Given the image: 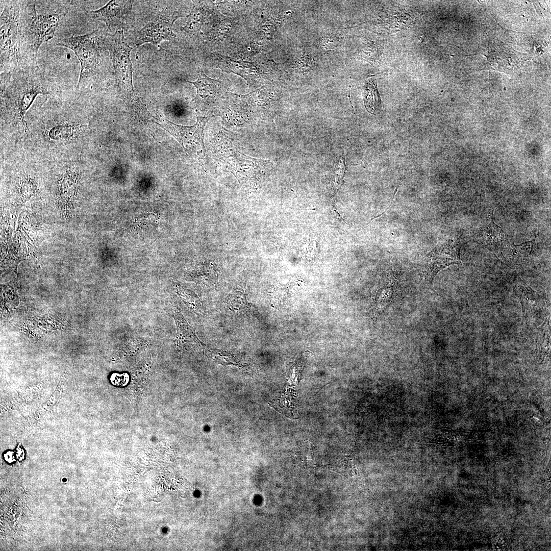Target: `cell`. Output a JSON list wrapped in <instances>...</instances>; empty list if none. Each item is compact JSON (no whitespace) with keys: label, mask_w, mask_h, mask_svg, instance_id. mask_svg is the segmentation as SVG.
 <instances>
[{"label":"cell","mask_w":551,"mask_h":551,"mask_svg":"<svg viewBox=\"0 0 551 551\" xmlns=\"http://www.w3.org/2000/svg\"><path fill=\"white\" fill-rule=\"evenodd\" d=\"M211 117L197 116V121L192 126L178 125L166 119L162 121L157 119L154 123L171 134L185 151L194 145H201L205 151L203 140L204 130L206 123Z\"/></svg>","instance_id":"cell-7"},{"label":"cell","mask_w":551,"mask_h":551,"mask_svg":"<svg viewBox=\"0 0 551 551\" xmlns=\"http://www.w3.org/2000/svg\"><path fill=\"white\" fill-rule=\"evenodd\" d=\"M227 303L231 310L238 313L247 312L251 307L245 296L240 292L229 296Z\"/></svg>","instance_id":"cell-17"},{"label":"cell","mask_w":551,"mask_h":551,"mask_svg":"<svg viewBox=\"0 0 551 551\" xmlns=\"http://www.w3.org/2000/svg\"><path fill=\"white\" fill-rule=\"evenodd\" d=\"M460 263V262L442 252L436 246L425 256L421 272L427 281L432 282L440 270L451 264Z\"/></svg>","instance_id":"cell-9"},{"label":"cell","mask_w":551,"mask_h":551,"mask_svg":"<svg viewBox=\"0 0 551 551\" xmlns=\"http://www.w3.org/2000/svg\"><path fill=\"white\" fill-rule=\"evenodd\" d=\"M36 2H20L19 27L22 68L38 67L37 56L39 47L54 37L60 21L56 13L37 14Z\"/></svg>","instance_id":"cell-1"},{"label":"cell","mask_w":551,"mask_h":551,"mask_svg":"<svg viewBox=\"0 0 551 551\" xmlns=\"http://www.w3.org/2000/svg\"><path fill=\"white\" fill-rule=\"evenodd\" d=\"M193 84L197 89V94L205 98L215 94L219 85L220 81L211 79L203 72L200 71L197 80L194 82L188 81Z\"/></svg>","instance_id":"cell-12"},{"label":"cell","mask_w":551,"mask_h":551,"mask_svg":"<svg viewBox=\"0 0 551 551\" xmlns=\"http://www.w3.org/2000/svg\"><path fill=\"white\" fill-rule=\"evenodd\" d=\"M174 318L177 326V343L182 346L201 345L202 342L197 337L194 330L177 309L174 310Z\"/></svg>","instance_id":"cell-10"},{"label":"cell","mask_w":551,"mask_h":551,"mask_svg":"<svg viewBox=\"0 0 551 551\" xmlns=\"http://www.w3.org/2000/svg\"><path fill=\"white\" fill-rule=\"evenodd\" d=\"M1 89L6 90L13 115L27 133L25 114L36 96L48 93L38 67L21 68L1 73Z\"/></svg>","instance_id":"cell-2"},{"label":"cell","mask_w":551,"mask_h":551,"mask_svg":"<svg viewBox=\"0 0 551 551\" xmlns=\"http://www.w3.org/2000/svg\"><path fill=\"white\" fill-rule=\"evenodd\" d=\"M35 187L33 180L29 177H24L21 182L20 193L24 197L30 196L35 193Z\"/></svg>","instance_id":"cell-19"},{"label":"cell","mask_w":551,"mask_h":551,"mask_svg":"<svg viewBox=\"0 0 551 551\" xmlns=\"http://www.w3.org/2000/svg\"><path fill=\"white\" fill-rule=\"evenodd\" d=\"M104 43L110 54L117 85L127 104L134 110L142 102L135 94L133 84V68L130 58L133 47L128 44L122 30L106 36Z\"/></svg>","instance_id":"cell-3"},{"label":"cell","mask_w":551,"mask_h":551,"mask_svg":"<svg viewBox=\"0 0 551 551\" xmlns=\"http://www.w3.org/2000/svg\"><path fill=\"white\" fill-rule=\"evenodd\" d=\"M203 11L200 7L195 6L187 16L186 25L182 30L186 32H192L199 29L202 23Z\"/></svg>","instance_id":"cell-16"},{"label":"cell","mask_w":551,"mask_h":551,"mask_svg":"<svg viewBox=\"0 0 551 551\" xmlns=\"http://www.w3.org/2000/svg\"><path fill=\"white\" fill-rule=\"evenodd\" d=\"M84 128V126L79 123L59 124L52 128L48 135L52 140L68 141L79 136Z\"/></svg>","instance_id":"cell-11"},{"label":"cell","mask_w":551,"mask_h":551,"mask_svg":"<svg viewBox=\"0 0 551 551\" xmlns=\"http://www.w3.org/2000/svg\"><path fill=\"white\" fill-rule=\"evenodd\" d=\"M366 92V108L371 113L378 112L381 108V101L375 85L373 83H368Z\"/></svg>","instance_id":"cell-15"},{"label":"cell","mask_w":551,"mask_h":551,"mask_svg":"<svg viewBox=\"0 0 551 551\" xmlns=\"http://www.w3.org/2000/svg\"><path fill=\"white\" fill-rule=\"evenodd\" d=\"M182 16L178 12L161 13L137 32L135 44L137 47L146 43L159 45L163 41L174 39L176 35L172 31V26L178 18Z\"/></svg>","instance_id":"cell-6"},{"label":"cell","mask_w":551,"mask_h":551,"mask_svg":"<svg viewBox=\"0 0 551 551\" xmlns=\"http://www.w3.org/2000/svg\"><path fill=\"white\" fill-rule=\"evenodd\" d=\"M133 1L113 0L97 10L91 11L93 19L104 22L107 27L122 30L130 17Z\"/></svg>","instance_id":"cell-8"},{"label":"cell","mask_w":551,"mask_h":551,"mask_svg":"<svg viewBox=\"0 0 551 551\" xmlns=\"http://www.w3.org/2000/svg\"><path fill=\"white\" fill-rule=\"evenodd\" d=\"M20 1L7 2L1 15V73L22 68L19 19Z\"/></svg>","instance_id":"cell-4"},{"label":"cell","mask_w":551,"mask_h":551,"mask_svg":"<svg viewBox=\"0 0 551 551\" xmlns=\"http://www.w3.org/2000/svg\"><path fill=\"white\" fill-rule=\"evenodd\" d=\"M493 211L488 215L486 227L484 231V239L488 244H498L504 242L505 233L501 228L496 225L493 219Z\"/></svg>","instance_id":"cell-13"},{"label":"cell","mask_w":551,"mask_h":551,"mask_svg":"<svg viewBox=\"0 0 551 551\" xmlns=\"http://www.w3.org/2000/svg\"><path fill=\"white\" fill-rule=\"evenodd\" d=\"M534 245V240L519 245H512L511 250L516 257L519 258L521 256L526 257L532 252Z\"/></svg>","instance_id":"cell-18"},{"label":"cell","mask_w":551,"mask_h":551,"mask_svg":"<svg viewBox=\"0 0 551 551\" xmlns=\"http://www.w3.org/2000/svg\"><path fill=\"white\" fill-rule=\"evenodd\" d=\"M214 56L216 65L227 72H233L244 78L245 73L243 71H245L246 69H253L251 66H245L243 63L233 60L227 56L218 54L214 55Z\"/></svg>","instance_id":"cell-14"},{"label":"cell","mask_w":551,"mask_h":551,"mask_svg":"<svg viewBox=\"0 0 551 551\" xmlns=\"http://www.w3.org/2000/svg\"><path fill=\"white\" fill-rule=\"evenodd\" d=\"M102 35L98 30L85 35L65 38L57 43L58 46L72 50L81 64L78 87L82 81L95 73L101 61Z\"/></svg>","instance_id":"cell-5"}]
</instances>
